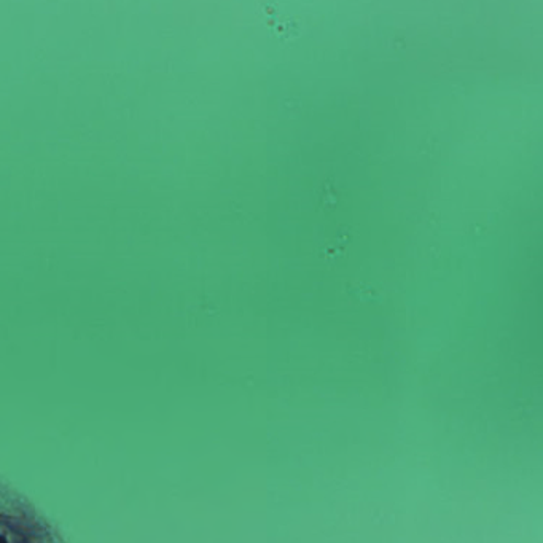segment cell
I'll use <instances>...</instances> for the list:
<instances>
[{"instance_id": "1", "label": "cell", "mask_w": 543, "mask_h": 543, "mask_svg": "<svg viewBox=\"0 0 543 543\" xmlns=\"http://www.w3.org/2000/svg\"><path fill=\"white\" fill-rule=\"evenodd\" d=\"M265 18L266 23L269 24V27L278 34V37L287 40L291 35H295V32L298 31V26H296L293 19H280L278 16V13H274V10L271 5H265Z\"/></svg>"}]
</instances>
